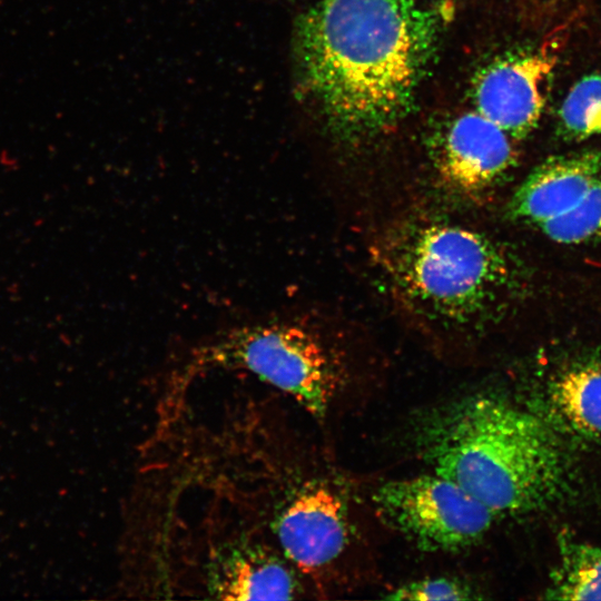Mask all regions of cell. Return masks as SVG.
Segmentation results:
<instances>
[{
	"label": "cell",
	"mask_w": 601,
	"mask_h": 601,
	"mask_svg": "<svg viewBox=\"0 0 601 601\" xmlns=\"http://www.w3.org/2000/svg\"><path fill=\"white\" fill-rule=\"evenodd\" d=\"M377 262L410 312L453 331L499 324L523 280L518 258L504 245L440 220H413L393 228L378 245Z\"/></svg>",
	"instance_id": "cell-4"
},
{
	"label": "cell",
	"mask_w": 601,
	"mask_h": 601,
	"mask_svg": "<svg viewBox=\"0 0 601 601\" xmlns=\"http://www.w3.org/2000/svg\"><path fill=\"white\" fill-rule=\"evenodd\" d=\"M600 176L599 149L548 158L518 187L509 215L538 228L570 210Z\"/></svg>",
	"instance_id": "cell-10"
},
{
	"label": "cell",
	"mask_w": 601,
	"mask_h": 601,
	"mask_svg": "<svg viewBox=\"0 0 601 601\" xmlns=\"http://www.w3.org/2000/svg\"><path fill=\"white\" fill-rule=\"evenodd\" d=\"M432 40L412 0H321L296 27L303 89L337 135L382 132L406 112Z\"/></svg>",
	"instance_id": "cell-2"
},
{
	"label": "cell",
	"mask_w": 601,
	"mask_h": 601,
	"mask_svg": "<svg viewBox=\"0 0 601 601\" xmlns=\"http://www.w3.org/2000/svg\"><path fill=\"white\" fill-rule=\"evenodd\" d=\"M218 371L250 374L317 421L329 416L345 378L336 352L308 327L287 321L238 325L174 361L160 381L157 406L180 405L198 378Z\"/></svg>",
	"instance_id": "cell-5"
},
{
	"label": "cell",
	"mask_w": 601,
	"mask_h": 601,
	"mask_svg": "<svg viewBox=\"0 0 601 601\" xmlns=\"http://www.w3.org/2000/svg\"><path fill=\"white\" fill-rule=\"evenodd\" d=\"M382 520L425 552H459L491 530L497 516L460 485L440 474L391 480L373 495Z\"/></svg>",
	"instance_id": "cell-7"
},
{
	"label": "cell",
	"mask_w": 601,
	"mask_h": 601,
	"mask_svg": "<svg viewBox=\"0 0 601 601\" xmlns=\"http://www.w3.org/2000/svg\"><path fill=\"white\" fill-rule=\"evenodd\" d=\"M551 49L509 56L493 61L476 77L475 110L512 138H523L540 120L544 83L555 63Z\"/></svg>",
	"instance_id": "cell-8"
},
{
	"label": "cell",
	"mask_w": 601,
	"mask_h": 601,
	"mask_svg": "<svg viewBox=\"0 0 601 601\" xmlns=\"http://www.w3.org/2000/svg\"><path fill=\"white\" fill-rule=\"evenodd\" d=\"M436 155L441 179L471 196L496 187L515 162L512 137L475 109L450 122Z\"/></svg>",
	"instance_id": "cell-9"
},
{
	"label": "cell",
	"mask_w": 601,
	"mask_h": 601,
	"mask_svg": "<svg viewBox=\"0 0 601 601\" xmlns=\"http://www.w3.org/2000/svg\"><path fill=\"white\" fill-rule=\"evenodd\" d=\"M285 408L274 400L236 396L217 422L187 410L164 432L162 465L183 490L203 489L258 525L303 574L334 564L351 541L339 484L306 461Z\"/></svg>",
	"instance_id": "cell-1"
},
{
	"label": "cell",
	"mask_w": 601,
	"mask_h": 601,
	"mask_svg": "<svg viewBox=\"0 0 601 601\" xmlns=\"http://www.w3.org/2000/svg\"><path fill=\"white\" fill-rule=\"evenodd\" d=\"M544 599L601 600V548L561 539Z\"/></svg>",
	"instance_id": "cell-12"
},
{
	"label": "cell",
	"mask_w": 601,
	"mask_h": 601,
	"mask_svg": "<svg viewBox=\"0 0 601 601\" xmlns=\"http://www.w3.org/2000/svg\"><path fill=\"white\" fill-rule=\"evenodd\" d=\"M413 440L434 471L496 515L541 511L562 494L568 461L554 426L494 395L474 394L418 416Z\"/></svg>",
	"instance_id": "cell-3"
},
{
	"label": "cell",
	"mask_w": 601,
	"mask_h": 601,
	"mask_svg": "<svg viewBox=\"0 0 601 601\" xmlns=\"http://www.w3.org/2000/svg\"><path fill=\"white\" fill-rule=\"evenodd\" d=\"M412 1H414V0H412Z\"/></svg>",
	"instance_id": "cell-16"
},
{
	"label": "cell",
	"mask_w": 601,
	"mask_h": 601,
	"mask_svg": "<svg viewBox=\"0 0 601 601\" xmlns=\"http://www.w3.org/2000/svg\"><path fill=\"white\" fill-rule=\"evenodd\" d=\"M538 228L561 244H579L601 236V176L570 210Z\"/></svg>",
	"instance_id": "cell-14"
},
{
	"label": "cell",
	"mask_w": 601,
	"mask_h": 601,
	"mask_svg": "<svg viewBox=\"0 0 601 601\" xmlns=\"http://www.w3.org/2000/svg\"><path fill=\"white\" fill-rule=\"evenodd\" d=\"M559 122L569 138L601 134V73L584 76L570 89L559 110Z\"/></svg>",
	"instance_id": "cell-13"
},
{
	"label": "cell",
	"mask_w": 601,
	"mask_h": 601,
	"mask_svg": "<svg viewBox=\"0 0 601 601\" xmlns=\"http://www.w3.org/2000/svg\"><path fill=\"white\" fill-rule=\"evenodd\" d=\"M391 600L457 601L477 599L475 591L459 579L437 577L424 578L402 584L385 597Z\"/></svg>",
	"instance_id": "cell-15"
},
{
	"label": "cell",
	"mask_w": 601,
	"mask_h": 601,
	"mask_svg": "<svg viewBox=\"0 0 601 601\" xmlns=\"http://www.w3.org/2000/svg\"><path fill=\"white\" fill-rule=\"evenodd\" d=\"M554 424L572 435L601 444V358L577 363L548 387Z\"/></svg>",
	"instance_id": "cell-11"
},
{
	"label": "cell",
	"mask_w": 601,
	"mask_h": 601,
	"mask_svg": "<svg viewBox=\"0 0 601 601\" xmlns=\"http://www.w3.org/2000/svg\"><path fill=\"white\" fill-rule=\"evenodd\" d=\"M308 589L258 525L213 495L196 529L174 548L168 592L214 600H296Z\"/></svg>",
	"instance_id": "cell-6"
}]
</instances>
